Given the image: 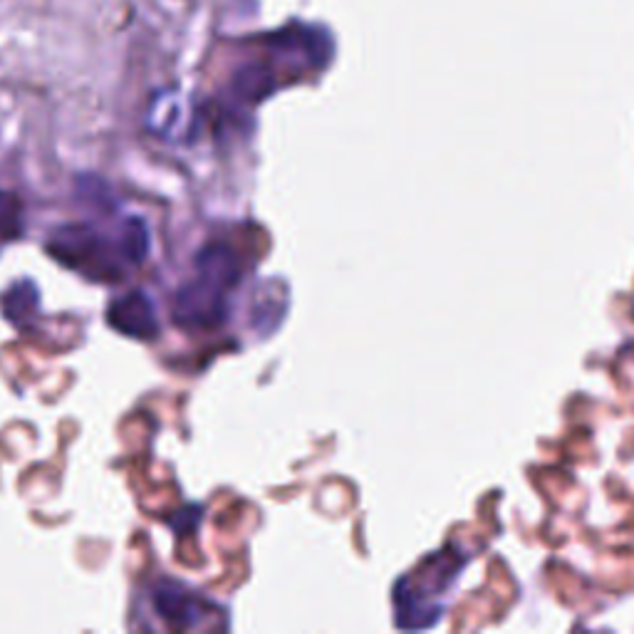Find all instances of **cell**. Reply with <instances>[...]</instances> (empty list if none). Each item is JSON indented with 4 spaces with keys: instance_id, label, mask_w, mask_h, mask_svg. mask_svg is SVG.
Returning <instances> with one entry per match:
<instances>
[{
    "instance_id": "1",
    "label": "cell",
    "mask_w": 634,
    "mask_h": 634,
    "mask_svg": "<svg viewBox=\"0 0 634 634\" xmlns=\"http://www.w3.org/2000/svg\"><path fill=\"white\" fill-rule=\"evenodd\" d=\"M48 253L65 268L97 283H120L126 270L120 243H110L89 223L60 225L50 233Z\"/></svg>"
},
{
    "instance_id": "2",
    "label": "cell",
    "mask_w": 634,
    "mask_h": 634,
    "mask_svg": "<svg viewBox=\"0 0 634 634\" xmlns=\"http://www.w3.org/2000/svg\"><path fill=\"white\" fill-rule=\"evenodd\" d=\"M225 290L198 276L192 283L181 285L171 301V317L186 330H208L223 322Z\"/></svg>"
},
{
    "instance_id": "3",
    "label": "cell",
    "mask_w": 634,
    "mask_h": 634,
    "mask_svg": "<svg viewBox=\"0 0 634 634\" xmlns=\"http://www.w3.org/2000/svg\"><path fill=\"white\" fill-rule=\"evenodd\" d=\"M107 322L110 328L134 340H154L159 334V320L154 305L144 290H130L114 297L107 307Z\"/></svg>"
},
{
    "instance_id": "4",
    "label": "cell",
    "mask_w": 634,
    "mask_h": 634,
    "mask_svg": "<svg viewBox=\"0 0 634 634\" xmlns=\"http://www.w3.org/2000/svg\"><path fill=\"white\" fill-rule=\"evenodd\" d=\"M151 602L157 607V612L164 618L171 627L188 630L194 627L196 622V605L192 597L184 593V587L171 583V580H161V583L154 587Z\"/></svg>"
},
{
    "instance_id": "5",
    "label": "cell",
    "mask_w": 634,
    "mask_h": 634,
    "mask_svg": "<svg viewBox=\"0 0 634 634\" xmlns=\"http://www.w3.org/2000/svg\"><path fill=\"white\" fill-rule=\"evenodd\" d=\"M196 268L198 276L221 285L223 290L239 283V263H235V256L225 246H206L196 256Z\"/></svg>"
},
{
    "instance_id": "6",
    "label": "cell",
    "mask_w": 634,
    "mask_h": 634,
    "mask_svg": "<svg viewBox=\"0 0 634 634\" xmlns=\"http://www.w3.org/2000/svg\"><path fill=\"white\" fill-rule=\"evenodd\" d=\"M38 305H40V293L33 280H17V283L8 288L3 297H0L3 315L13 325H17V328H23V325H28V320H33V315L38 313Z\"/></svg>"
},
{
    "instance_id": "7",
    "label": "cell",
    "mask_w": 634,
    "mask_h": 634,
    "mask_svg": "<svg viewBox=\"0 0 634 634\" xmlns=\"http://www.w3.org/2000/svg\"><path fill=\"white\" fill-rule=\"evenodd\" d=\"M120 251L122 256L126 258V263H132V266H137L144 258H147L149 253V229L147 223H144L139 216H130L122 223L120 229Z\"/></svg>"
},
{
    "instance_id": "8",
    "label": "cell",
    "mask_w": 634,
    "mask_h": 634,
    "mask_svg": "<svg viewBox=\"0 0 634 634\" xmlns=\"http://www.w3.org/2000/svg\"><path fill=\"white\" fill-rule=\"evenodd\" d=\"M23 235V204L17 194L0 188V243H11Z\"/></svg>"
},
{
    "instance_id": "9",
    "label": "cell",
    "mask_w": 634,
    "mask_h": 634,
    "mask_svg": "<svg viewBox=\"0 0 634 634\" xmlns=\"http://www.w3.org/2000/svg\"><path fill=\"white\" fill-rule=\"evenodd\" d=\"M198 521H202V509H196V505H188V509L176 513V519H171V525H174V531L186 533V531H194Z\"/></svg>"
}]
</instances>
